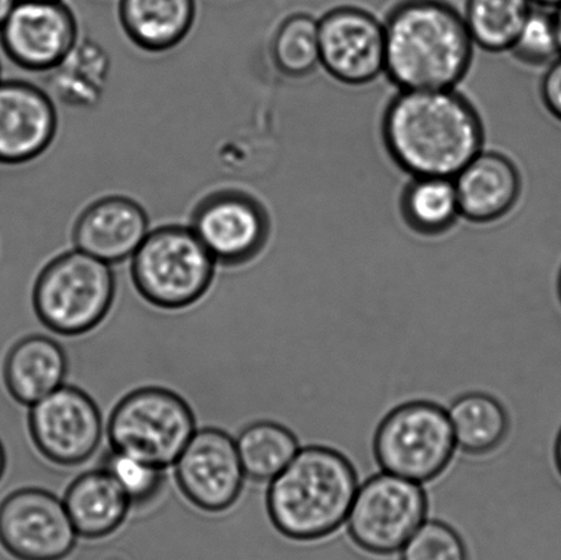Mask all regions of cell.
I'll return each instance as SVG.
<instances>
[{"label":"cell","mask_w":561,"mask_h":560,"mask_svg":"<svg viewBox=\"0 0 561 560\" xmlns=\"http://www.w3.org/2000/svg\"><path fill=\"white\" fill-rule=\"evenodd\" d=\"M383 145L411 178L455 179L483 150L485 129L469 99L448 90H399L385 110Z\"/></svg>","instance_id":"cell-1"},{"label":"cell","mask_w":561,"mask_h":560,"mask_svg":"<svg viewBox=\"0 0 561 560\" xmlns=\"http://www.w3.org/2000/svg\"><path fill=\"white\" fill-rule=\"evenodd\" d=\"M383 31L385 76L399 90H448L469 73L476 46L447 0H401Z\"/></svg>","instance_id":"cell-2"},{"label":"cell","mask_w":561,"mask_h":560,"mask_svg":"<svg viewBox=\"0 0 561 560\" xmlns=\"http://www.w3.org/2000/svg\"><path fill=\"white\" fill-rule=\"evenodd\" d=\"M357 490L356 470L343 454L321 446L300 448L268 482V517L288 539H322L346 523Z\"/></svg>","instance_id":"cell-3"},{"label":"cell","mask_w":561,"mask_h":560,"mask_svg":"<svg viewBox=\"0 0 561 560\" xmlns=\"http://www.w3.org/2000/svg\"><path fill=\"white\" fill-rule=\"evenodd\" d=\"M217 266L190 225L167 224L151 229L130 258V277L147 304L184 310L205 298Z\"/></svg>","instance_id":"cell-4"},{"label":"cell","mask_w":561,"mask_h":560,"mask_svg":"<svg viewBox=\"0 0 561 560\" xmlns=\"http://www.w3.org/2000/svg\"><path fill=\"white\" fill-rule=\"evenodd\" d=\"M117 279L107 265L80 250L54 256L38 273L32 304L44 327L59 336H82L106 320Z\"/></svg>","instance_id":"cell-5"},{"label":"cell","mask_w":561,"mask_h":560,"mask_svg":"<svg viewBox=\"0 0 561 560\" xmlns=\"http://www.w3.org/2000/svg\"><path fill=\"white\" fill-rule=\"evenodd\" d=\"M197 431L188 402L172 389L142 387L119 400L110 414V448L167 470Z\"/></svg>","instance_id":"cell-6"},{"label":"cell","mask_w":561,"mask_h":560,"mask_svg":"<svg viewBox=\"0 0 561 560\" xmlns=\"http://www.w3.org/2000/svg\"><path fill=\"white\" fill-rule=\"evenodd\" d=\"M456 448L448 410L426 400L390 411L374 437L379 468L417 484L444 473Z\"/></svg>","instance_id":"cell-7"},{"label":"cell","mask_w":561,"mask_h":560,"mask_svg":"<svg viewBox=\"0 0 561 560\" xmlns=\"http://www.w3.org/2000/svg\"><path fill=\"white\" fill-rule=\"evenodd\" d=\"M427 507L422 484L382 471L359 485L346 524L362 550L390 556L425 523Z\"/></svg>","instance_id":"cell-8"},{"label":"cell","mask_w":561,"mask_h":560,"mask_svg":"<svg viewBox=\"0 0 561 560\" xmlns=\"http://www.w3.org/2000/svg\"><path fill=\"white\" fill-rule=\"evenodd\" d=\"M190 227L218 265L244 266L266 249L272 235L267 208L240 188L214 190L191 213Z\"/></svg>","instance_id":"cell-9"},{"label":"cell","mask_w":561,"mask_h":560,"mask_svg":"<svg viewBox=\"0 0 561 560\" xmlns=\"http://www.w3.org/2000/svg\"><path fill=\"white\" fill-rule=\"evenodd\" d=\"M27 430L38 454L60 468H76L91 459L104 431L95 400L68 384L31 405Z\"/></svg>","instance_id":"cell-10"},{"label":"cell","mask_w":561,"mask_h":560,"mask_svg":"<svg viewBox=\"0 0 561 560\" xmlns=\"http://www.w3.org/2000/svg\"><path fill=\"white\" fill-rule=\"evenodd\" d=\"M77 532L62 499L43 488H20L0 502V546L16 560H64Z\"/></svg>","instance_id":"cell-11"},{"label":"cell","mask_w":561,"mask_h":560,"mask_svg":"<svg viewBox=\"0 0 561 560\" xmlns=\"http://www.w3.org/2000/svg\"><path fill=\"white\" fill-rule=\"evenodd\" d=\"M173 466L179 490L202 512H228L244 490L236 438L218 427L197 430Z\"/></svg>","instance_id":"cell-12"},{"label":"cell","mask_w":561,"mask_h":560,"mask_svg":"<svg viewBox=\"0 0 561 560\" xmlns=\"http://www.w3.org/2000/svg\"><path fill=\"white\" fill-rule=\"evenodd\" d=\"M79 41V22L64 0H19L0 27L11 62L35 73L57 68Z\"/></svg>","instance_id":"cell-13"},{"label":"cell","mask_w":561,"mask_h":560,"mask_svg":"<svg viewBox=\"0 0 561 560\" xmlns=\"http://www.w3.org/2000/svg\"><path fill=\"white\" fill-rule=\"evenodd\" d=\"M321 68L345 85L370 84L385 75L383 22L367 10L341 5L318 20Z\"/></svg>","instance_id":"cell-14"},{"label":"cell","mask_w":561,"mask_h":560,"mask_svg":"<svg viewBox=\"0 0 561 560\" xmlns=\"http://www.w3.org/2000/svg\"><path fill=\"white\" fill-rule=\"evenodd\" d=\"M58 110L43 88L24 80H0V163L41 158L58 135Z\"/></svg>","instance_id":"cell-15"},{"label":"cell","mask_w":561,"mask_h":560,"mask_svg":"<svg viewBox=\"0 0 561 560\" xmlns=\"http://www.w3.org/2000/svg\"><path fill=\"white\" fill-rule=\"evenodd\" d=\"M150 230V217L139 202L106 195L82 208L71 227V241L75 249L113 266L130 260Z\"/></svg>","instance_id":"cell-16"},{"label":"cell","mask_w":561,"mask_h":560,"mask_svg":"<svg viewBox=\"0 0 561 560\" xmlns=\"http://www.w3.org/2000/svg\"><path fill=\"white\" fill-rule=\"evenodd\" d=\"M460 216L472 224H493L518 205L522 175L513 159L482 150L454 179Z\"/></svg>","instance_id":"cell-17"},{"label":"cell","mask_w":561,"mask_h":560,"mask_svg":"<svg viewBox=\"0 0 561 560\" xmlns=\"http://www.w3.org/2000/svg\"><path fill=\"white\" fill-rule=\"evenodd\" d=\"M69 358L57 340L30 334L11 345L3 364V381L16 403L31 405L65 386Z\"/></svg>","instance_id":"cell-18"},{"label":"cell","mask_w":561,"mask_h":560,"mask_svg":"<svg viewBox=\"0 0 561 560\" xmlns=\"http://www.w3.org/2000/svg\"><path fill=\"white\" fill-rule=\"evenodd\" d=\"M196 0H119L125 36L150 54L168 53L188 37L195 25Z\"/></svg>","instance_id":"cell-19"},{"label":"cell","mask_w":561,"mask_h":560,"mask_svg":"<svg viewBox=\"0 0 561 560\" xmlns=\"http://www.w3.org/2000/svg\"><path fill=\"white\" fill-rule=\"evenodd\" d=\"M64 504L77 535L84 539H103L124 525L131 506L103 469L87 471L77 477L64 495Z\"/></svg>","instance_id":"cell-20"},{"label":"cell","mask_w":561,"mask_h":560,"mask_svg":"<svg viewBox=\"0 0 561 560\" xmlns=\"http://www.w3.org/2000/svg\"><path fill=\"white\" fill-rule=\"evenodd\" d=\"M110 58L102 46L80 37L68 57L48 73V93L65 106L95 107L106 90Z\"/></svg>","instance_id":"cell-21"},{"label":"cell","mask_w":561,"mask_h":560,"mask_svg":"<svg viewBox=\"0 0 561 560\" xmlns=\"http://www.w3.org/2000/svg\"><path fill=\"white\" fill-rule=\"evenodd\" d=\"M448 415L456 446L466 454L492 453L508 435L507 411L491 395H463L450 405Z\"/></svg>","instance_id":"cell-22"},{"label":"cell","mask_w":561,"mask_h":560,"mask_svg":"<svg viewBox=\"0 0 561 560\" xmlns=\"http://www.w3.org/2000/svg\"><path fill=\"white\" fill-rule=\"evenodd\" d=\"M401 214L417 235L447 233L461 218L454 179L412 178L401 195Z\"/></svg>","instance_id":"cell-23"},{"label":"cell","mask_w":561,"mask_h":560,"mask_svg":"<svg viewBox=\"0 0 561 560\" xmlns=\"http://www.w3.org/2000/svg\"><path fill=\"white\" fill-rule=\"evenodd\" d=\"M236 446L247 479L271 482L299 453V441L288 427L273 421L245 426Z\"/></svg>","instance_id":"cell-24"},{"label":"cell","mask_w":561,"mask_h":560,"mask_svg":"<svg viewBox=\"0 0 561 560\" xmlns=\"http://www.w3.org/2000/svg\"><path fill=\"white\" fill-rule=\"evenodd\" d=\"M531 9V0H466L463 19L476 47L500 54L513 47Z\"/></svg>","instance_id":"cell-25"},{"label":"cell","mask_w":561,"mask_h":560,"mask_svg":"<svg viewBox=\"0 0 561 560\" xmlns=\"http://www.w3.org/2000/svg\"><path fill=\"white\" fill-rule=\"evenodd\" d=\"M274 66L280 75L302 79L321 68L318 20L307 13L286 16L271 43Z\"/></svg>","instance_id":"cell-26"},{"label":"cell","mask_w":561,"mask_h":560,"mask_svg":"<svg viewBox=\"0 0 561 560\" xmlns=\"http://www.w3.org/2000/svg\"><path fill=\"white\" fill-rule=\"evenodd\" d=\"M101 469L117 482L131 508L150 507L167 487L164 469L117 449L110 448L103 455Z\"/></svg>","instance_id":"cell-27"},{"label":"cell","mask_w":561,"mask_h":560,"mask_svg":"<svg viewBox=\"0 0 561 560\" xmlns=\"http://www.w3.org/2000/svg\"><path fill=\"white\" fill-rule=\"evenodd\" d=\"M508 53L518 62L533 68L549 66L560 58L553 13L543 8H533Z\"/></svg>","instance_id":"cell-28"},{"label":"cell","mask_w":561,"mask_h":560,"mask_svg":"<svg viewBox=\"0 0 561 560\" xmlns=\"http://www.w3.org/2000/svg\"><path fill=\"white\" fill-rule=\"evenodd\" d=\"M401 560H469V553L458 532L426 519L401 548Z\"/></svg>","instance_id":"cell-29"},{"label":"cell","mask_w":561,"mask_h":560,"mask_svg":"<svg viewBox=\"0 0 561 560\" xmlns=\"http://www.w3.org/2000/svg\"><path fill=\"white\" fill-rule=\"evenodd\" d=\"M540 93L543 106L561 123V57L548 66L541 80Z\"/></svg>","instance_id":"cell-30"},{"label":"cell","mask_w":561,"mask_h":560,"mask_svg":"<svg viewBox=\"0 0 561 560\" xmlns=\"http://www.w3.org/2000/svg\"><path fill=\"white\" fill-rule=\"evenodd\" d=\"M16 2H19V0H0V27H2L5 20H8Z\"/></svg>","instance_id":"cell-31"},{"label":"cell","mask_w":561,"mask_h":560,"mask_svg":"<svg viewBox=\"0 0 561 560\" xmlns=\"http://www.w3.org/2000/svg\"><path fill=\"white\" fill-rule=\"evenodd\" d=\"M531 3L543 9H558L561 5V0H531Z\"/></svg>","instance_id":"cell-32"},{"label":"cell","mask_w":561,"mask_h":560,"mask_svg":"<svg viewBox=\"0 0 561 560\" xmlns=\"http://www.w3.org/2000/svg\"><path fill=\"white\" fill-rule=\"evenodd\" d=\"M554 462H557V468L561 476V430L557 438V444H554Z\"/></svg>","instance_id":"cell-33"},{"label":"cell","mask_w":561,"mask_h":560,"mask_svg":"<svg viewBox=\"0 0 561 560\" xmlns=\"http://www.w3.org/2000/svg\"><path fill=\"white\" fill-rule=\"evenodd\" d=\"M554 26H557L559 47L561 53V5L558 9H554L553 13Z\"/></svg>","instance_id":"cell-34"},{"label":"cell","mask_w":561,"mask_h":560,"mask_svg":"<svg viewBox=\"0 0 561 560\" xmlns=\"http://www.w3.org/2000/svg\"><path fill=\"white\" fill-rule=\"evenodd\" d=\"M5 466H8V457H5L3 444L0 442V480L3 479Z\"/></svg>","instance_id":"cell-35"},{"label":"cell","mask_w":561,"mask_h":560,"mask_svg":"<svg viewBox=\"0 0 561 560\" xmlns=\"http://www.w3.org/2000/svg\"><path fill=\"white\" fill-rule=\"evenodd\" d=\"M559 295H560V300H561V271H560V276H559Z\"/></svg>","instance_id":"cell-36"},{"label":"cell","mask_w":561,"mask_h":560,"mask_svg":"<svg viewBox=\"0 0 561 560\" xmlns=\"http://www.w3.org/2000/svg\"><path fill=\"white\" fill-rule=\"evenodd\" d=\"M0 80H2V64H0Z\"/></svg>","instance_id":"cell-37"}]
</instances>
